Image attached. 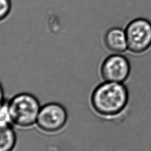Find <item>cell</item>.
<instances>
[{
    "mask_svg": "<svg viewBox=\"0 0 151 151\" xmlns=\"http://www.w3.org/2000/svg\"><path fill=\"white\" fill-rule=\"evenodd\" d=\"M6 99L5 97V92L2 83L0 82V106L6 101Z\"/></svg>",
    "mask_w": 151,
    "mask_h": 151,
    "instance_id": "cell-9",
    "label": "cell"
},
{
    "mask_svg": "<svg viewBox=\"0 0 151 151\" xmlns=\"http://www.w3.org/2000/svg\"><path fill=\"white\" fill-rule=\"evenodd\" d=\"M104 44L106 47L114 52H123L127 48L125 31L119 28H112L104 35Z\"/></svg>",
    "mask_w": 151,
    "mask_h": 151,
    "instance_id": "cell-6",
    "label": "cell"
},
{
    "mask_svg": "<svg viewBox=\"0 0 151 151\" xmlns=\"http://www.w3.org/2000/svg\"><path fill=\"white\" fill-rule=\"evenodd\" d=\"M128 101L126 88L119 83L108 82L99 85L93 91L90 103L98 114L113 116L121 112Z\"/></svg>",
    "mask_w": 151,
    "mask_h": 151,
    "instance_id": "cell-1",
    "label": "cell"
},
{
    "mask_svg": "<svg viewBox=\"0 0 151 151\" xmlns=\"http://www.w3.org/2000/svg\"><path fill=\"white\" fill-rule=\"evenodd\" d=\"M130 70L129 63L124 57L112 55L103 61L100 71L106 81L120 83L127 79Z\"/></svg>",
    "mask_w": 151,
    "mask_h": 151,
    "instance_id": "cell-5",
    "label": "cell"
},
{
    "mask_svg": "<svg viewBox=\"0 0 151 151\" xmlns=\"http://www.w3.org/2000/svg\"><path fill=\"white\" fill-rule=\"evenodd\" d=\"M12 124L21 129H28L36 124L41 109L36 96L29 93H19L8 100Z\"/></svg>",
    "mask_w": 151,
    "mask_h": 151,
    "instance_id": "cell-2",
    "label": "cell"
},
{
    "mask_svg": "<svg viewBox=\"0 0 151 151\" xmlns=\"http://www.w3.org/2000/svg\"><path fill=\"white\" fill-rule=\"evenodd\" d=\"M127 47L136 53L146 51L151 45V24L145 19H136L127 27Z\"/></svg>",
    "mask_w": 151,
    "mask_h": 151,
    "instance_id": "cell-4",
    "label": "cell"
},
{
    "mask_svg": "<svg viewBox=\"0 0 151 151\" xmlns=\"http://www.w3.org/2000/svg\"><path fill=\"white\" fill-rule=\"evenodd\" d=\"M68 113L61 104L50 102L41 106L36 126L46 134H55L65 127L68 122Z\"/></svg>",
    "mask_w": 151,
    "mask_h": 151,
    "instance_id": "cell-3",
    "label": "cell"
},
{
    "mask_svg": "<svg viewBox=\"0 0 151 151\" xmlns=\"http://www.w3.org/2000/svg\"><path fill=\"white\" fill-rule=\"evenodd\" d=\"M12 10L11 0H0V22L5 21Z\"/></svg>",
    "mask_w": 151,
    "mask_h": 151,
    "instance_id": "cell-8",
    "label": "cell"
},
{
    "mask_svg": "<svg viewBox=\"0 0 151 151\" xmlns=\"http://www.w3.org/2000/svg\"><path fill=\"white\" fill-rule=\"evenodd\" d=\"M17 136L14 126L0 123V151H14Z\"/></svg>",
    "mask_w": 151,
    "mask_h": 151,
    "instance_id": "cell-7",
    "label": "cell"
}]
</instances>
